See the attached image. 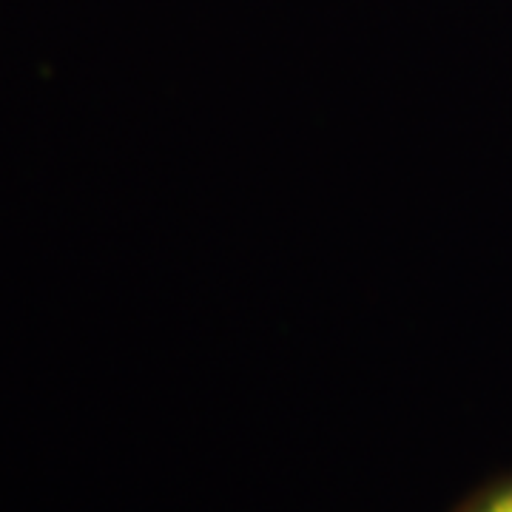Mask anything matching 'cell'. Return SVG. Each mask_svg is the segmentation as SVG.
<instances>
[{
	"instance_id": "6da1fadb",
	"label": "cell",
	"mask_w": 512,
	"mask_h": 512,
	"mask_svg": "<svg viewBox=\"0 0 512 512\" xmlns=\"http://www.w3.org/2000/svg\"><path fill=\"white\" fill-rule=\"evenodd\" d=\"M453 512H512V470L476 487L458 501Z\"/></svg>"
}]
</instances>
